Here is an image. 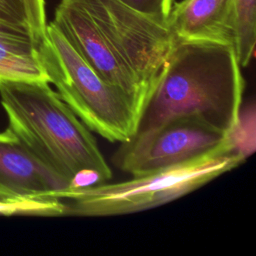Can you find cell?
I'll list each match as a JSON object with an SVG mask.
<instances>
[{
    "mask_svg": "<svg viewBox=\"0 0 256 256\" xmlns=\"http://www.w3.org/2000/svg\"><path fill=\"white\" fill-rule=\"evenodd\" d=\"M51 22L100 76L142 109L177 42L166 25L118 0H61Z\"/></svg>",
    "mask_w": 256,
    "mask_h": 256,
    "instance_id": "1",
    "label": "cell"
},
{
    "mask_svg": "<svg viewBox=\"0 0 256 256\" xmlns=\"http://www.w3.org/2000/svg\"><path fill=\"white\" fill-rule=\"evenodd\" d=\"M230 45L177 41L141 111L135 134L194 118L232 135L240 124L244 78Z\"/></svg>",
    "mask_w": 256,
    "mask_h": 256,
    "instance_id": "2",
    "label": "cell"
},
{
    "mask_svg": "<svg viewBox=\"0 0 256 256\" xmlns=\"http://www.w3.org/2000/svg\"><path fill=\"white\" fill-rule=\"evenodd\" d=\"M0 98L9 128L48 167L71 185L91 172L100 182L112 171L91 131L47 81H0Z\"/></svg>",
    "mask_w": 256,
    "mask_h": 256,
    "instance_id": "3",
    "label": "cell"
},
{
    "mask_svg": "<svg viewBox=\"0 0 256 256\" xmlns=\"http://www.w3.org/2000/svg\"><path fill=\"white\" fill-rule=\"evenodd\" d=\"M247 153L234 137L189 161L134 175L113 184L68 187L58 193L63 216L101 217L132 214L176 200L241 165Z\"/></svg>",
    "mask_w": 256,
    "mask_h": 256,
    "instance_id": "4",
    "label": "cell"
},
{
    "mask_svg": "<svg viewBox=\"0 0 256 256\" xmlns=\"http://www.w3.org/2000/svg\"><path fill=\"white\" fill-rule=\"evenodd\" d=\"M38 55L47 81L79 120L110 142L124 143L136 133L142 106L100 76L52 22Z\"/></svg>",
    "mask_w": 256,
    "mask_h": 256,
    "instance_id": "5",
    "label": "cell"
},
{
    "mask_svg": "<svg viewBox=\"0 0 256 256\" xmlns=\"http://www.w3.org/2000/svg\"><path fill=\"white\" fill-rule=\"evenodd\" d=\"M232 135L194 118L172 119L121 143L113 162L132 176L139 175L201 156L230 140Z\"/></svg>",
    "mask_w": 256,
    "mask_h": 256,
    "instance_id": "6",
    "label": "cell"
},
{
    "mask_svg": "<svg viewBox=\"0 0 256 256\" xmlns=\"http://www.w3.org/2000/svg\"><path fill=\"white\" fill-rule=\"evenodd\" d=\"M70 186L9 127L0 133V199L57 198L59 192Z\"/></svg>",
    "mask_w": 256,
    "mask_h": 256,
    "instance_id": "7",
    "label": "cell"
},
{
    "mask_svg": "<svg viewBox=\"0 0 256 256\" xmlns=\"http://www.w3.org/2000/svg\"><path fill=\"white\" fill-rule=\"evenodd\" d=\"M167 27L177 41L234 46V0H181L172 5Z\"/></svg>",
    "mask_w": 256,
    "mask_h": 256,
    "instance_id": "8",
    "label": "cell"
},
{
    "mask_svg": "<svg viewBox=\"0 0 256 256\" xmlns=\"http://www.w3.org/2000/svg\"><path fill=\"white\" fill-rule=\"evenodd\" d=\"M234 51L242 68L249 65L256 44V0H234Z\"/></svg>",
    "mask_w": 256,
    "mask_h": 256,
    "instance_id": "9",
    "label": "cell"
},
{
    "mask_svg": "<svg viewBox=\"0 0 256 256\" xmlns=\"http://www.w3.org/2000/svg\"><path fill=\"white\" fill-rule=\"evenodd\" d=\"M64 201L60 198H31L23 200L0 199V214H28L39 216H63Z\"/></svg>",
    "mask_w": 256,
    "mask_h": 256,
    "instance_id": "10",
    "label": "cell"
},
{
    "mask_svg": "<svg viewBox=\"0 0 256 256\" xmlns=\"http://www.w3.org/2000/svg\"><path fill=\"white\" fill-rule=\"evenodd\" d=\"M129 8L167 26L173 0H118Z\"/></svg>",
    "mask_w": 256,
    "mask_h": 256,
    "instance_id": "11",
    "label": "cell"
},
{
    "mask_svg": "<svg viewBox=\"0 0 256 256\" xmlns=\"http://www.w3.org/2000/svg\"><path fill=\"white\" fill-rule=\"evenodd\" d=\"M28 23L34 40L40 46L47 37V20L44 0H23Z\"/></svg>",
    "mask_w": 256,
    "mask_h": 256,
    "instance_id": "12",
    "label": "cell"
},
{
    "mask_svg": "<svg viewBox=\"0 0 256 256\" xmlns=\"http://www.w3.org/2000/svg\"><path fill=\"white\" fill-rule=\"evenodd\" d=\"M0 22L28 30L32 35L23 0H0Z\"/></svg>",
    "mask_w": 256,
    "mask_h": 256,
    "instance_id": "13",
    "label": "cell"
},
{
    "mask_svg": "<svg viewBox=\"0 0 256 256\" xmlns=\"http://www.w3.org/2000/svg\"><path fill=\"white\" fill-rule=\"evenodd\" d=\"M19 35H29L33 38V36L31 35V33L28 30L14 27V26L0 22V37H13V36H19ZM33 40H34V38H33Z\"/></svg>",
    "mask_w": 256,
    "mask_h": 256,
    "instance_id": "14",
    "label": "cell"
}]
</instances>
